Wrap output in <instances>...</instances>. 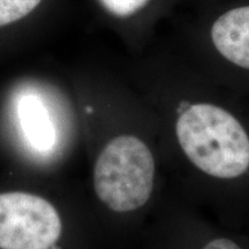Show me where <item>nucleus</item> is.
Segmentation results:
<instances>
[{
  "mask_svg": "<svg viewBox=\"0 0 249 249\" xmlns=\"http://www.w3.org/2000/svg\"><path fill=\"white\" fill-rule=\"evenodd\" d=\"M21 124L27 139L39 150H48L54 142V130L48 112L35 98H27L21 105Z\"/></svg>",
  "mask_w": 249,
  "mask_h": 249,
  "instance_id": "nucleus-5",
  "label": "nucleus"
},
{
  "mask_svg": "<svg viewBox=\"0 0 249 249\" xmlns=\"http://www.w3.org/2000/svg\"><path fill=\"white\" fill-rule=\"evenodd\" d=\"M40 1L42 0H0V28L27 17Z\"/></svg>",
  "mask_w": 249,
  "mask_h": 249,
  "instance_id": "nucleus-6",
  "label": "nucleus"
},
{
  "mask_svg": "<svg viewBox=\"0 0 249 249\" xmlns=\"http://www.w3.org/2000/svg\"><path fill=\"white\" fill-rule=\"evenodd\" d=\"M177 136L188 160L214 178L232 179L249 167V136L230 112L194 104L180 114Z\"/></svg>",
  "mask_w": 249,
  "mask_h": 249,
  "instance_id": "nucleus-1",
  "label": "nucleus"
},
{
  "mask_svg": "<svg viewBox=\"0 0 249 249\" xmlns=\"http://www.w3.org/2000/svg\"><path fill=\"white\" fill-rule=\"evenodd\" d=\"M211 38L224 58L249 70V6L222 15L213 23Z\"/></svg>",
  "mask_w": 249,
  "mask_h": 249,
  "instance_id": "nucleus-4",
  "label": "nucleus"
},
{
  "mask_svg": "<svg viewBox=\"0 0 249 249\" xmlns=\"http://www.w3.org/2000/svg\"><path fill=\"white\" fill-rule=\"evenodd\" d=\"M203 249H241L235 242H233L229 239H216L209 242Z\"/></svg>",
  "mask_w": 249,
  "mask_h": 249,
  "instance_id": "nucleus-8",
  "label": "nucleus"
},
{
  "mask_svg": "<svg viewBox=\"0 0 249 249\" xmlns=\"http://www.w3.org/2000/svg\"><path fill=\"white\" fill-rule=\"evenodd\" d=\"M154 179V156L144 142L132 135L108 142L93 169L96 194L116 213H129L147 203Z\"/></svg>",
  "mask_w": 249,
  "mask_h": 249,
  "instance_id": "nucleus-2",
  "label": "nucleus"
},
{
  "mask_svg": "<svg viewBox=\"0 0 249 249\" xmlns=\"http://www.w3.org/2000/svg\"><path fill=\"white\" fill-rule=\"evenodd\" d=\"M108 13L126 18L135 14L148 4L149 0H98Z\"/></svg>",
  "mask_w": 249,
  "mask_h": 249,
  "instance_id": "nucleus-7",
  "label": "nucleus"
},
{
  "mask_svg": "<svg viewBox=\"0 0 249 249\" xmlns=\"http://www.w3.org/2000/svg\"><path fill=\"white\" fill-rule=\"evenodd\" d=\"M61 219L50 202L23 192L0 194V249H51Z\"/></svg>",
  "mask_w": 249,
  "mask_h": 249,
  "instance_id": "nucleus-3",
  "label": "nucleus"
}]
</instances>
